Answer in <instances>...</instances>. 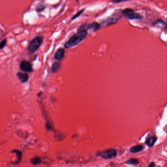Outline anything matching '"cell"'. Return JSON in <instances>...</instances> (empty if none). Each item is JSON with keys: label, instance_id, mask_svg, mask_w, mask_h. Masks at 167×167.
<instances>
[{"label": "cell", "instance_id": "8", "mask_svg": "<svg viewBox=\"0 0 167 167\" xmlns=\"http://www.w3.org/2000/svg\"><path fill=\"white\" fill-rule=\"evenodd\" d=\"M61 67V63L59 61H57L54 62L51 67V71L52 73H56L60 69Z\"/></svg>", "mask_w": 167, "mask_h": 167}, {"label": "cell", "instance_id": "2", "mask_svg": "<svg viewBox=\"0 0 167 167\" xmlns=\"http://www.w3.org/2000/svg\"><path fill=\"white\" fill-rule=\"evenodd\" d=\"M43 42V38L42 37H37L33 39L28 46V50L30 53H33L37 51Z\"/></svg>", "mask_w": 167, "mask_h": 167}, {"label": "cell", "instance_id": "1", "mask_svg": "<svg viewBox=\"0 0 167 167\" xmlns=\"http://www.w3.org/2000/svg\"><path fill=\"white\" fill-rule=\"evenodd\" d=\"M88 32L86 30L78 31L76 34L71 37L65 44V47L67 49H69L77 45L85 38Z\"/></svg>", "mask_w": 167, "mask_h": 167}, {"label": "cell", "instance_id": "16", "mask_svg": "<svg viewBox=\"0 0 167 167\" xmlns=\"http://www.w3.org/2000/svg\"><path fill=\"white\" fill-rule=\"evenodd\" d=\"M117 21V19L115 18H111L110 19H108L105 22L107 25H111L112 23H115Z\"/></svg>", "mask_w": 167, "mask_h": 167}, {"label": "cell", "instance_id": "5", "mask_svg": "<svg viewBox=\"0 0 167 167\" xmlns=\"http://www.w3.org/2000/svg\"><path fill=\"white\" fill-rule=\"evenodd\" d=\"M65 50L63 48H59L58 49L55 54H54V58L57 61H60L62 60L65 56Z\"/></svg>", "mask_w": 167, "mask_h": 167}, {"label": "cell", "instance_id": "14", "mask_svg": "<svg viewBox=\"0 0 167 167\" xmlns=\"http://www.w3.org/2000/svg\"><path fill=\"white\" fill-rule=\"evenodd\" d=\"M31 162L34 165H37L38 164H39L41 161V159L39 157H34L33 158H32L31 159Z\"/></svg>", "mask_w": 167, "mask_h": 167}, {"label": "cell", "instance_id": "7", "mask_svg": "<svg viewBox=\"0 0 167 167\" xmlns=\"http://www.w3.org/2000/svg\"><path fill=\"white\" fill-rule=\"evenodd\" d=\"M156 140H157L156 137L153 136H150V137H148L146 139V143L148 146H149V147H151L154 145V144H155V143L156 142Z\"/></svg>", "mask_w": 167, "mask_h": 167}, {"label": "cell", "instance_id": "18", "mask_svg": "<svg viewBox=\"0 0 167 167\" xmlns=\"http://www.w3.org/2000/svg\"><path fill=\"white\" fill-rule=\"evenodd\" d=\"M6 39L4 40L3 41H2L0 43V50H2L3 48H4L5 46H6Z\"/></svg>", "mask_w": 167, "mask_h": 167}, {"label": "cell", "instance_id": "3", "mask_svg": "<svg viewBox=\"0 0 167 167\" xmlns=\"http://www.w3.org/2000/svg\"><path fill=\"white\" fill-rule=\"evenodd\" d=\"M21 69L25 72H31L33 71L31 64L28 61H22L20 66Z\"/></svg>", "mask_w": 167, "mask_h": 167}, {"label": "cell", "instance_id": "4", "mask_svg": "<svg viewBox=\"0 0 167 167\" xmlns=\"http://www.w3.org/2000/svg\"><path fill=\"white\" fill-rule=\"evenodd\" d=\"M117 152L114 149H109L103 152L101 156L104 159H110L116 156Z\"/></svg>", "mask_w": 167, "mask_h": 167}, {"label": "cell", "instance_id": "17", "mask_svg": "<svg viewBox=\"0 0 167 167\" xmlns=\"http://www.w3.org/2000/svg\"><path fill=\"white\" fill-rule=\"evenodd\" d=\"M84 11V9H83V10L80 11L79 12H78L76 14H75V15L73 17V18H72V20H73L75 19L76 18H77V17H78L79 16H80L83 13V11Z\"/></svg>", "mask_w": 167, "mask_h": 167}, {"label": "cell", "instance_id": "15", "mask_svg": "<svg viewBox=\"0 0 167 167\" xmlns=\"http://www.w3.org/2000/svg\"><path fill=\"white\" fill-rule=\"evenodd\" d=\"M12 152H15L17 154V157H18V160H17V161L15 163H19L21 159V158H22V153L21 152V151H19V150H13L12 151Z\"/></svg>", "mask_w": 167, "mask_h": 167}, {"label": "cell", "instance_id": "6", "mask_svg": "<svg viewBox=\"0 0 167 167\" xmlns=\"http://www.w3.org/2000/svg\"><path fill=\"white\" fill-rule=\"evenodd\" d=\"M17 76L19 80L22 83H26L29 78V76L28 74L23 73L21 72H19L17 73Z\"/></svg>", "mask_w": 167, "mask_h": 167}, {"label": "cell", "instance_id": "11", "mask_svg": "<svg viewBox=\"0 0 167 167\" xmlns=\"http://www.w3.org/2000/svg\"><path fill=\"white\" fill-rule=\"evenodd\" d=\"M143 150V147L141 145H137L132 147L130 149V151L132 153H137L142 151Z\"/></svg>", "mask_w": 167, "mask_h": 167}, {"label": "cell", "instance_id": "9", "mask_svg": "<svg viewBox=\"0 0 167 167\" xmlns=\"http://www.w3.org/2000/svg\"><path fill=\"white\" fill-rule=\"evenodd\" d=\"M88 29H92L93 31H96L100 28V25L98 22H93L91 24L88 25Z\"/></svg>", "mask_w": 167, "mask_h": 167}, {"label": "cell", "instance_id": "13", "mask_svg": "<svg viewBox=\"0 0 167 167\" xmlns=\"http://www.w3.org/2000/svg\"><path fill=\"white\" fill-rule=\"evenodd\" d=\"M142 18L141 16L138 14V13H134L133 14L129 16L128 18L129 20H134V19H140Z\"/></svg>", "mask_w": 167, "mask_h": 167}, {"label": "cell", "instance_id": "19", "mask_svg": "<svg viewBox=\"0 0 167 167\" xmlns=\"http://www.w3.org/2000/svg\"><path fill=\"white\" fill-rule=\"evenodd\" d=\"M127 1H128V0H112V2L114 3H119L122 2Z\"/></svg>", "mask_w": 167, "mask_h": 167}, {"label": "cell", "instance_id": "10", "mask_svg": "<svg viewBox=\"0 0 167 167\" xmlns=\"http://www.w3.org/2000/svg\"><path fill=\"white\" fill-rule=\"evenodd\" d=\"M134 13V10L130 8H127L122 11V14L124 16L128 18L129 16Z\"/></svg>", "mask_w": 167, "mask_h": 167}, {"label": "cell", "instance_id": "12", "mask_svg": "<svg viewBox=\"0 0 167 167\" xmlns=\"http://www.w3.org/2000/svg\"><path fill=\"white\" fill-rule=\"evenodd\" d=\"M126 163L129 165H136L139 163V161L138 160V159L135 158H131L128 160L127 161H126Z\"/></svg>", "mask_w": 167, "mask_h": 167}, {"label": "cell", "instance_id": "20", "mask_svg": "<svg viewBox=\"0 0 167 167\" xmlns=\"http://www.w3.org/2000/svg\"><path fill=\"white\" fill-rule=\"evenodd\" d=\"M155 167V164L153 162L150 163V165H149V166L148 167Z\"/></svg>", "mask_w": 167, "mask_h": 167}]
</instances>
